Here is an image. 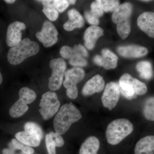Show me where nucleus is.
Returning a JSON list of instances; mask_svg holds the SVG:
<instances>
[{
    "label": "nucleus",
    "mask_w": 154,
    "mask_h": 154,
    "mask_svg": "<svg viewBox=\"0 0 154 154\" xmlns=\"http://www.w3.org/2000/svg\"><path fill=\"white\" fill-rule=\"evenodd\" d=\"M24 131L36 136L41 140L43 137V132L40 125L33 122H28L24 125Z\"/></svg>",
    "instance_id": "bb28decb"
},
{
    "label": "nucleus",
    "mask_w": 154,
    "mask_h": 154,
    "mask_svg": "<svg viewBox=\"0 0 154 154\" xmlns=\"http://www.w3.org/2000/svg\"><path fill=\"white\" fill-rule=\"evenodd\" d=\"M71 65L77 67L85 66L88 64L86 58L81 56H73L69 59Z\"/></svg>",
    "instance_id": "c756f323"
},
{
    "label": "nucleus",
    "mask_w": 154,
    "mask_h": 154,
    "mask_svg": "<svg viewBox=\"0 0 154 154\" xmlns=\"http://www.w3.org/2000/svg\"><path fill=\"white\" fill-rule=\"evenodd\" d=\"M104 34V30L98 26H90L86 30L84 35L85 44L89 50H92L95 47L96 42L99 37Z\"/></svg>",
    "instance_id": "4468645a"
},
{
    "label": "nucleus",
    "mask_w": 154,
    "mask_h": 154,
    "mask_svg": "<svg viewBox=\"0 0 154 154\" xmlns=\"http://www.w3.org/2000/svg\"><path fill=\"white\" fill-rule=\"evenodd\" d=\"M25 28V23L20 21L13 22L9 25L6 36V43L9 47H14L22 41V31Z\"/></svg>",
    "instance_id": "9d476101"
},
{
    "label": "nucleus",
    "mask_w": 154,
    "mask_h": 154,
    "mask_svg": "<svg viewBox=\"0 0 154 154\" xmlns=\"http://www.w3.org/2000/svg\"><path fill=\"white\" fill-rule=\"evenodd\" d=\"M49 66L52 73L49 79L48 88L51 91H57L63 83V76L66 71V62L62 58L53 59L50 61Z\"/></svg>",
    "instance_id": "423d86ee"
},
{
    "label": "nucleus",
    "mask_w": 154,
    "mask_h": 154,
    "mask_svg": "<svg viewBox=\"0 0 154 154\" xmlns=\"http://www.w3.org/2000/svg\"><path fill=\"white\" fill-rule=\"evenodd\" d=\"M82 118L79 110L72 103L64 104L60 107L53 121L55 132L60 135L64 134L73 123Z\"/></svg>",
    "instance_id": "f257e3e1"
},
{
    "label": "nucleus",
    "mask_w": 154,
    "mask_h": 154,
    "mask_svg": "<svg viewBox=\"0 0 154 154\" xmlns=\"http://www.w3.org/2000/svg\"><path fill=\"white\" fill-rule=\"evenodd\" d=\"M49 134L52 137L53 140L54 141L56 147H60L64 145L65 143L64 140L61 135L57 133L54 132H50Z\"/></svg>",
    "instance_id": "f704fd0d"
},
{
    "label": "nucleus",
    "mask_w": 154,
    "mask_h": 154,
    "mask_svg": "<svg viewBox=\"0 0 154 154\" xmlns=\"http://www.w3.org/2000/svg\"><path fill=\"white\" fill-rule=\"evenodd\" d=\"M91 12L99 18L103 16L104 12L101 6L96 2H94L91 4Z\"/></svg>",
    "instance_id": "473e14b6"
},
{
    "label": "nucleus",
    "mask_w": 154,
    "mask_h": 154,
    "mask_svg": "<svg viewBox=\"0 0 154 154\" xmlns=\"http://www.w3.org/2000/svg\"><path fill=\"white\" fill-rule=\"evenodd\" d=\"M143 2H150V1H143Z\"/></svg>",
    "instance_id": "ea45409f"
},
{
    "label": "nucleus",
    "mask_w": 154,
    "mask_h": 154,
    "mask_svg": "<svg viewBox=\"0 0 154 154\" xmlns=\"http://www.w3.org/2000/svg\"><path fill=\"white\" fill-rule=\"evenodd\" d=\"M34 152V149L33 148L27 146H25L22 150V152L24 154H32Z\"/></svg>",
    "instance_id": "c9c22d12"
},
{
    "label": "nucleus",
    "mask_w": 154,
    "mask_h": 154,
    "mask_svg": "<svg viewBox=\"0 0 154 154\" xmlns=\"http://www.w3.org/2000/svg\"><path fill=\"white\" fill-rule=\"evenodd\" d=\"M19 99L26 105L31 104L36 98V93L27 87H24L19 91Z\"/></svg>",
    "instance_id": "393cba45"
},
{
    "label": "nucleus",
    "mask_w": 154,
    "mask_h": 154,
    "mask_svg": "<svg viewBox=\"0 0 154 154\" xmlns=\"http://www.w3.org/2000/svg\"><path fill=\"white\" fill-rule=\"evenodd\" d=\"M133 130V125L128 119H115L107 125L106 131L107 142L110 145H116L131 134Z\"/></svg>",
    "instance_id": "7ed1b4c3"
},
{
    "label": "nucleus",
    "mask_w": 154,
    "mask_h": 154,
    "mask_svg": "<svg viewBox=\"0 0 154 154\" xmlns=\"http://www.w3.org/2000/svg\"><path fill=\"white\" fill-rule=\"evenodd\" d=\"M39 45L36 42L26 38L11 48L8 52V61L12 65L22 63L26 59L36 55L39 51Z\"/></svg>",
    "instance_id": "f03ea898"
},
{
    "label": "nucleus",
    "mask_w": 154,
    "mask_h": 154,
    "mask_svg": "<svg viewBox=\"0 0 154 154\" xmlns=\"http://www.w3.org/2000/svg\"><path fill=\"white\" fill-rule=\"evenodd\" d=\"M68 2L69 5H74L76 1H74V0H70V1H68Z\"/></svg>",
    "instance_id": "4c0bfd02"
},
{
    "label": "nucleus",
    "mask_w": 154,
    "mask_h": 154,
    "mask_svg": "<svg viewBox=\"0 0 154 154\" xmlns=\"http://www.w3.org/2000/svg\"><path fill=\"white\" fill-rule=\"evenodd\" d=\"M96 2L105 12H114L119 5V1L116 0H98Z\"/></svg>",
    "instance_id": "cd10ccee"
},
{
    "label": "nucleus",
    "mask_w": 154,
    "mask_h": 154,
    "mask_svg": "<svg viewBox=\"0 0 154 154\" xmlns=\"http://www.w3.org/2000/svg\"><path fill=\"white\" fill-rule=\"evenodd\" d=\"M3 82V77L2 73L0 72V85L2 84Z\"/></svg>",
    "instance_id": "58836bf2"
},
{
    "label": "nucleus",
    "mask_w": 154,
    "mask_h": 154,
    "mask_svg": "<svg viewBox=\"0 0 154 154\" xmlns=\"http://www.w3.org/2000/svg\"><path fill=\"white\" fill-rule=\"evenodd\" d=\"M119 86L114 82H110L106 85L102 96L103 106L111 110L117 105L120 97Z\"/></svg>",
    "instance_id": "1a4fd4ad"
},
{
    "label": "nucleus",
    "mask_w": 154,
    "mask_h": 154,
    "mask_svg": "<svg viewBox=\"0 0 154 154\" xmlns=\"http://www.w3.org/2000/svg\"><path fill=\"white\" fill-rule=\"evenodd\" d=\"M60 105V102L55 92L48 91L42 96L39 103V113L43 119L48 120L57 113Z\"/></svg>",
    "instance_id": "0eeeda50"
},
{
    "label": "nucleus",
    "mask_w": 154,
    "mask_h": 154,
    "mask_svg": "<svg viewBox=\"0 0 154 154\" xmlns=\"http://www.w3.org/2000/svg\"><path fill=\"white\" fill-rule=\"evenodd\" d=\"M40 2L43 5V8H54L60 13L65 11L69 5L66 0H43Z\"/></svg>",
    "instance_id": "4be33fe9"
},
{
    "label": "nucleus",
    "mask_w": 154,
    "mask_h": 154,
    "mask_svg": "<svg viewBox=\"0 0 154 154\" xmlns=\"http://www.w3.org/2000/svg\"><path fill=\"white\" fill-rule=\"evenodd\" d=\"M133 79L130 75L125 73L122 76L119 81V90L126 98L129 99L136 97L134 89Z\"/></svg>",
    "instance_id": "f3484780"
},
{
    "label": "nucleus",
    "mask_w": 154,
    "mask_h": 154,
    "mask_svg": "<svg viewBox=\"0 0 154 154\" xmlns=\"http://www.w3.org/2000/svg\"><path fill=\"white\" fill-rule=\"evenodd\" d=\"M140 73L141 78L149 80L152 77L153 72L151 64L147 61H143L139 63L136 67Z\"/></svg>",
    "instance_id": "5701e85b"
},
{
    "label": "nucleus",
    "mask_w": 154,
    "mask_h": 154,
    "mask_svg": "<svg viewBox=\"0 0 154 154\" xmlns=\"http://www.w3.org/2000/svg\"><path fill=\"white\" fill-rule=\"evenodd\" d=\"M85 17L90 24L94 26H97L99 24V18L92 14L91 11H87L85 13Z\"/></svg>",
    "instance_id": "72a5a7b5"
},
{
    "label": "nucleus",
    "mask_w": 154,
    "mask_h": 154,
    "mask_svg": "<svg viewBox=\"0 0 154 154\" xmlns=\"http://www.w3.org/2000/svg\"><path fill=\"white\" fill-rule=\"evenodd\" d=\"M60 53L63 58L69 60L73 56H81L87 58L88 55L87 49L81 44L75 45L73 47L65 45L61 48Z\"/></svg>",
    "instance_id": "6ab92c4d"
},
{
    "label": "nucleus",
    "mask_w": 154,
    "mask_h": 154,
    "mask_svg": "<svg viewBox=\"0 0 154 154\" xmlns=\"http://www.w3.org/2000/svg\"><path fill=\"white\" fill-rule=\"evenodd\" d=\"M102 55H96L94 60L96 64L103 66L107 70L115 69L118 64V57L110 50L104 49L102 51Z\"/></svg>",
    "instance_id": "9b49d317"
},
{
    "label": "nucleus",
    "mask_w": 154,
    "mask_h": 154,
    "mask_svg": "<svg viewBox=\"0 0 154 154\" xmlns=\"http://www.w3.org/2000/svg\"><path fill=\"white\" fill-rule=\"evenodd\" d=\"M42 12L51 22L55 21L58 17V12L54 8H43Z\"/></svg>",
    "instance_id": "2f4dec72"
},
{
    "label": "nucleus",
    "mask_w": 154,
    "mask_h": 154,
    "mask_svg": "<svg viewBox=\"0 0 154 154\" xmlns=\"http://www.w3.org/2000/svg\"><path fill=\"white\" fill-rule=\"evenodd\" d=\"M45 145L48 154H56L55 143L53 140L52 137L50 134L45 136Z\"/></svg>",
    "instance_id": "7c9ffc66"
},
{
    "label": "nucleus",
    "mask_w": 154,
    "mask_h": 154,
    "mask_svg": "<svg viewBox=\"0 0 154 154\" xmlns=\"http://www.w3.org/2000/svg\"><path fill=\"white\" fill-rule=\"evenodd\" d=\"M17 140L25 146L30 147L38 146L41 143V140L38 137L26 132L25 131H20L17 132L15 135Z\"/></svg>",
    "instance_id": "412c9836"
},
{
    "label": "nucleus",
    "mask_w": 154,
    "mask_h": 154,
    "mask_svg": "<svg viewBox=\"0 0 154 154\" xmlns=\"http://www.w3.org/2000/svg\"><path fill=\"white\" fill-rule=\"evenodd\" d=\"M117 51L122 56L127 58L142 57L148 52L146 48L133 45L120 46L117 48Z\"/></svg>",
    "instance_id": "2eb2a0df"
},
{
    "label": "nucleus",
    "mask_w": 154,
    "mask_h": 154,
    "mask_svg": "<svg viewBox=\"0 0 154 154\" xmlns=\"http://www.w3.org/2000/svg\"><path fill=\"white\" fill-rule=\"evenodd\" d=\"M137 25L141 30L149 37H154V13L146 12L141 14L137 21Z\"/></svg>",
    "instance_id": "ddd939ff"
},
{
    "label": "nucleus",
    "mask_w": 154,
    "mask_h": 154,
    "mask_svg": "<svg viewBox=\"0 0 154 154\" xmlns=\"http://www.w3.org/2000/svg\"><path fill=\"white\" fill-rule=\"evenodd\" d=\"M64 76L65 79L63 83L66 89L67 96L70 99H75L78 95L77 85L85 78V71L82 68L74 67L66 71Z\"/></svg>",
    "instance_id": "39448f33"
},
{
    "label": "nucleus",
    "mask_w": 154,
    "mask_h": 154,
    "mask_svg": "<svg viewBox=\"0 0 154 154\" xmlns=\"http://www.w3.org/2000/svg\"><path fill=\"white\" fill-rule=\"evenodd\" d=\"M58 32L55 26L50 21H45L41 31L37 32L36 36L45 48L51 47L58 41Z\"/></svg>",
    "instance_id": "6e6552de"
},
{
    "label": "nucleus",
    "mask_w": 154,
    "mask_h": 154,
    "mask_svg": "<svg viewBox=\"0 0 154 154\" xmlns=\"http://www.w3.org/2000/svg\"><path fill=\"white\" fill-rule=\"evenodd\" d=\"M132 11V5L126 2L119 6L112 14V21L117 25V33L122 39L126 38L130 33L131 27L129 19Z\"/></svg>",
    "instance_id": "20e7f679"
},
{
    "label": "nucleus",
    "mask_w": 154,
    "mask_h": 154,
    "mask_svg": "<svg viewBox=\"0 0 154 154\" xmlns=\"http://www.w3.org/2000/svg\"><path fill=\"white\" fill-rule=\"evenodd\" d=\"M143 114L146 119L150 121H154V97L149 98L145 102Z\"/></svg>",
    "instance_id": "a878e982"
},
{
    "label": "nucleus",
    "mask_w": 154,
    "mask_h": 154,
    "mask_svg": "<svg viewBox=\"0 0 154 154\" xmlns=\"http://www.w3.org/2000/svg\"><path fill=\"white\" fill-rule=\"evenodd\" d=\"M105 86V80L103 77L99 75H96L88 80L85 84L82 93L85 96H91L103 91Z\"/></svg>",
    "instance_id": "f8f14e48"
},
{
    "label": "nucleus",
    "mask_w": 154,
    "mask_h": 154,
    "mask_svg": "<svg viewBox=\"0 0 154 154\" xmlns=\"http://www.w3.org/2000/svg\"><path fill=\"white\" fill-rule=\"evenodd\" d=\"M133 86L135 95L142 96L146 93L147 87L145 83L136 79H133Z\"/></svg>",
    "instance_id": "c85d7f7f"
},
{
    "label": "nucleus",
    "mask_w": 154,
    "mask_h": 154,
    "mask_svg": "<svg viewBox=\"0 0 154 154\" xmlns=\"http://www.w3.org/2000/svg\"><path fill=\"white\" fill-rule=\"evenodd\" d=\"M134 154H154V136H147L137 143Z\"/></svg>",
    "instance_id": "a211bd4d"
},
{
    "label": "nucleus",
    "mask_w": 154,
    "mask_h": 154,
    "mask_svg": "<svg viewBox=\"0 0 154 154\" xmlns=\"http://www.w3.org/2000/svg\"><path fill=\"white\" fill-rule=\"evenodd\" d=\"M69 19L63 25V28L66 30L71 31L76 28H82L85 24V21L82 15L79 11L74 9L69 10L68 12Z\"/></svg>",
    "instance_id": "dca6fc26"
},
{
    "label": "nucleus",
    "mask_w": 154,
    "mask_h": 154,
    "mask_svg": "<svg viewBox=\"0 0 154 154\" xmlns=\"http://www.w3.org/2000/svg\"><path fill=\"white\" fill-rule=\"evenodd\" d=\"M4 2H5L6 3H8L9 4H14L16 2L15 0H5Z\"/></svg>",
    "instance_id": "e433bc0d"
},
{
    "label": "nucleus",
    "mask_w": 154,
    "mask_h": 154,
    "mask_svg": "<svg viewBox=\"0 0 154 154\" xmlns=\"http://www.w3.org/2000/svg\"><path fill=\"white\" fill-rule=\"evenodd\" d=\"M28 105L19 99L11 107L9 111V113L13 118H18L25 114L28 110Z\"/></svg>",
    "instance_id": "b1692460"
},
{
    "label": "nucleus",
    "mask_w": 154,
    "mask_h": 154,
    "mask_svg": "<svg viewBox=\"0 0 154 154\" xmlns=\"http://www.w3.org/2000/svg\"><path fill=\"white\" fill-rule=\"evenodd\" d=\"M100 146L99 139L95 136L88 137L82 144L79 154H98Z\"/></svg>",
    "instance_id": "aec40b11"
}]
</instances>
